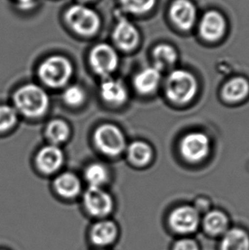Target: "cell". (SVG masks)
<instances>
[{
	"label": "cell",
	"mask_w": 249,
	"mask_h": 250,
	"mask_svg": "<svg viewBox=\"0 0 249 250\" xmlns=\"http://www.w3.org/2000/svg\"><path fill=\"white\" fill-rule=\"evenodd\" d=\"M49 103L46 91L38 84H24L14 94L15 108L28 118L43 116L47 112Z\"/></svg>",
	"instance_id": "cell-1"
},
{
	"label": "cell",
	"mask_w": 249,
	"mask_h": 250,
	"mask_svg": "<svg viewBox=\"0 0 249 250\" xmlns=\"http://www.w3.org/2000/svg\"><path fill=\"white\" fill-rule=\"evenodd\" d=\"M198 92V82L195 75L186 69H173L165 81V93L175 104H187Z\"/></svg>",
	"instance_id": "cell-2"
},
{
	"label": "cell",
	"mask_w": 249,
	"mask_h": 250,
	"mask_svg": "<svg viewBox=\"0 0 249 250\" xmlns=\"http://www.w3.org/2000/svg\"><path fill=\"white\" fill-rule=\"evenodd\" d=\"M74 73L71 62L60 55H54L42 62L39 76L44 84L51 88H61L70 81Z\"/></svg>",
	"instance_id": "cell-3"
},
{
	"label": "cell",
	"mask_w": 249,
	"mask_h": 250,
	"mask_svg": "<svg viewBox=\"0 0 249 250\" xmlns=\"http://www.w3.org/2000/svg\"><path fill=\"white\" fill-rule=\"evenodd\" d=\"M67 25L81 36H92L101 27V18L94 10L83 4H74L65 14Z\"/></svg>",
	"instance_id": "cell-4"
},
{
	"label": "cell",
	"mask_w": 249,
	"mask_h": 250,
	"mask_svg": "<svg viewBox=\"0 0 249 250\" xmlns=\"http://www.w3.org/2000/svg\"><path fill=\"white\" fill-rule=\"evenodd\" d=\"M94 143L100 152L110 157L120 156L126 148V141L122 130L117 125L108 123L96 129Z\"/></svg>",
	"instance_id": "cell-5"
},
{
	"label": "cell",
	"mask_w": 249,
	"mask_h": 250,
	"mask_svg": "<svg viewBox=\"0 0 249 250\" xmlns=\"http://www.w3.org/2000/svg\"><path fill=\"white\" fill-rule=\"evenodd\" d=\"M85 213L94 220L109 218L115 209V201L111 195L100 187H89L83 195Z\"/></svg>",
	"instance_id": "cell-6"
},
{
	"label": "cell",
	"mask_w": 249,
	"mask_h": 250,
	"mask_svg": "<svg viewBox=\"0 0 249 250\" xmlns=\"http://www.w3.org/2000/svg\"><path fill=\"white\" fill-rule=\"evenodd\" d=\"M120 237V227L110 218L95 220L88 230L90 244L98 250H110Z\"/></svg>",
	"instance_id": "cell-7"
},
{
	"label": "cell",
	"mask_w": 249,
	"mask_h": 250,
	"mask_svg": "<svg viewBox=\"0 0 249 250\" xmlns=\"http://www.w3.org/2000/svg\"><path fill=\"white\" fill-rule=\"evenodd\" d=\"M202 216L191 205H182L172 210L168 217L169 227L173 232L188 236L198 230Z\"/></svg>",
	"instance_id": "cell-8"
},
{
	"label": "cell",
	"mask_w": 249,
	"mask_h": 250,
	"mask_svg": "<svg viewBox=\"0 0 249 250\" xmlns=\"http://www.w3.org/2000/svg\"><path fill=\"white\" fill-rule=\"evenodd\" d=\"M179 150L188 163H200L208 156L211 150V141L204 132H188L181 139Z\"/></svg>",
	"instance_id": "cell-9"
},
{
	"label": "cell",
	"mask_w": 249,
	"mask_h": 250,
	"mask_svg": "<svg viewBox=\"0 0 249 250\" xmlns=\"http://www.w3.org/2000/svg\"><path fill=\"white\" fill-rule=\"evenodd\" d=\"M89 59L95 73L104 79L108 78L118 67L117 52L111 45L105 43L94 46L91 51Z\"/></svg>",
	"instance_id": "cell-10"
},
{
	"label": "cell",
	"mask_w": 249,
	"mask_h": 250,
	"mask_svg": "<svg viewBox=\"0 0 249 250\" xmlns=\"http://www.w3.org/2000/svg\"><path fill=\"white\" fill-rule=\"evenodd\" d=\"M227 30L226 17L218 10L207 11L199 21V33L201 37L208 42L220 41Z\"/></svg>",
	"instance_id": "cell-11"
},
{
	"label": "cell",
	"mask_w": 249,
	"mask_h": 250,
	"mask_svg": "<svg viewBox=\"0 0 249 250\" xmlns=\"http://www.w3.org/2000/svg\"><path fill=\"white\" fill-rule=\"evenodd\" d=\"M197 9L190 0H174L169 9V16L175 27L183 31L193 28L197 21Z\"/></svg>",
	"instance_id": "cell-12"
},
{
	"label": "cell",
	"mask_w": 249,
	"mask_h": 250,
	"mask_svg": "<svg viewBox=\"0 0 249 250\" xmlns=\"http://www.w3.org/2000/svg\"><path fill=\"white\" fill-rule=\"evenodd\" d=\"M113 40L120 49L129 51L138 46L140 35L134 24L124 18H122L117 21L114 28Z\"/></svg>",
	"instance_id": "cell-13"
},
{
	"label": "cell",
	"mask_w": 249,
	"mask_h": 250,
	"mask_svg": "<svg viewBox=\"0 0 249 250\" xmlns=\"http://www.w3.org/2000/svg\"><path fill=\"white\" fill-rule=\"evenodd\" d=\"M64 156L60 147L50 145L43 147L38 152L36 163L41 172L51 174L57 172L63 163Z\"/></svg>",
	"instance_id": "cell-14"
},
{
	"label": "cell",
	"mask_w": 249,
	"mask_h": 250,
	"mask_svg": "<svg viewBox=\"0 0 249 250\" xmlns=\"http://www.w3.org/2000/svg\"><path fill=\"white\" fill-rule=\"evenodd\" d=\"M203 230L211 237H221L229 229V217L221 210L211 209L201 222Z\"/></svg>",
	"instance_id": "cell-15"
},
{
	"label": "cell",
	"mask_w": 249,
	"mask_h": 250,
	"mask_svg": "<svg viewBox=\"0 0 249 250\" xmlns=\"http://www.w3.org/2000/svg\"><path fill=\"white\" fill-rule=\"evenodd\" d=\"M100 95L104 101L115 106L123 104L128 99L127 89L124 83L110 77L105 78L102 82Z\"/></svg>",
	"instance_id": "cell-16"
},
{
	"label": "cell",
	"mask_w": 249,
	"mask_h": 250,
	"mask_svg": "<svg viewBox=\"0 0 249 250\" xmlns=\"http://www.w3.org/2000/svg\"><path fill=\"white\" fill-rule=\"evenodd\" d=\"M162 82V72L155 67L143 68L135 75L134 87L142 95L152 94Z\"/></svg>",
	"instance_id": "cell-17"
},
{
	"label": "cell",
	"mask_w": 249,
	"mask_h": 250,
	"mask_svg": "<svg viewBox=\"0 0 249 250\" xmlns=\"http://www.w3.org/2000/svg\"><path fill=\"white\" fill-rule=\"evenodd\" d=\"M222 97L229 104H238L249 95V82L243 76L231 78L222 88Z\"/></svg>",
	"instance_id": "cell-18"
},
{
	"label": "cell",
	"mask_w": 249,
	"mask_h": 250,
	"mask_svg": "<svg viewBox=\"0 0 249 250\" xmlns=\"http://www.w3.org/2000/svg\"><path fill=\"white\" fill-rule=\"evenodd\" d=\"M55 191L66 200L74 199L81 192V184L77 176L72 172H63L54 181Z\"/></svg>",
	"instance_id": "cell-19"
},
{
	"label": "cell",
	"mask_w": 249,
	"mask_h": 250,
	"mask_svg": "<svg viewBox=\"0 0 249 250\" xmlns=\"http://www.w3.org/2000/svg\"><path fill=\"white\" fill-rule=\"evenodd\" d=\"M220 237L219 250H249V233L243 228H229Z\"/></svg>",
	"instance_id": "cell-20"
},
{
	"label": "cell",
	"mask_w": 249,
	"mask_h": 250,
	"mask_svg": "<svg viewBox=\"0 0 249 250\" xmlns=\"http://www.w3.org/2000/svg\"><path fill=\"white\" fill-rule=\"evenodd\" d=\"M154 67L160 71L171 69L178 61V52L175 48L169 44H160L154 49L153 53Z\"/></svg>",
	"instance_id": "cell-21"
},
{
	"label": "cell",
	"mask_w": 249,
	"mask_h": 250,
	"mask_svg": "<svg viewBox=\"0 0 249 250\" xmlns=\"http://www.w3.org/2000/svg\"><path fill=\"white\" fill-rule=\"evenodd\" d=\"M127 156L135 166H147L153 158V149L147 143L135 141L128 146Z\"/></svg>",
	"instance_id": "cell-22"
},
{
	"label": "cell",
	"mask_w": 249,
	"mask_h": 250,
	"mask_svg": "<svg viewBox=\"0 0 249 250\" xmlns=\"http://www.w3.org/2000/svg\"><path fill=\"white\" fill-rule=\"evenodd\" d=\"M45 134L51 145L59 146L67 141L70 134V129L63 121L53 120L48 123Z\"/></svg>",
	"instance_id": "cell-23"
},
{
	"label": "cell",
	"mask_w": 249,
	"mask_h": 250,
	"mask_svg": "<svg viewBox=\"0 0 249 250\" xmlns=\"http://www.w3.org/2000/svg\"><path fill=\"white\" fill-rule=\"evenodd\" d=\"M84 178L89 187L102 188L108 181L109 172L106 167L102 163H91L84 171Z\"/></svg>",
	"instance_id": "cell-24"
},
{
	"label": "cell",
	"mask_w": 249,
	"mask_h": 250,
	"mask_svg": "<svg viewBox=\"0 0 249 250\" xmlns=\"http://www.w3.org/2000/svg\"><path fill=\"white\" fill-rule=\"evenodd\" d=\"M157 0H120L123 10L132 15H145L150 12Z\"/></svg>",
	"instance_id": "cell-25"
},
{
	"label": "cell",
	"mask_w": 249,
	"mask_h": 250,
	"mask_svg": "<svg viewBox=\"0 0 249 250\" xmlns=\"http://www.w3.org/2000/svg\"><path fill=\"white\" fill-rule=\"evenodd\" d=\"M18 119L16 108L9 105L0 106V132H7L16 125Z\"/></svg>",
	"instance_id": "cell-26"
},
{
	"label": "cell",
	"mask_w": 249,
	"mask_h": 250,
	"mask_svg": "<svg viewBox=\"0 0 249 250\" xmlns=\"http://www.w3.org/2000/svg\"><path fill=\"white\" fill-rule=\"evenodd\" d=\"M62 98L67 105L77 107L84 103L85 93L84 90L80 86L71 85L64 90Z\"/></svg>",
	"instance_id": "cell-27"
},
{
	"label": "cell",
	"mask_w": 249,
	"mask_h": 250,
	"mask_svg": "<svg viewBox=\"0 0 249 250\" xmlns=\"http://www.w3.org/2000/svg\"><path fill=\"white\" fill-rule=\"evenodd\" d=\"M172 250H201L198 243L190 237H183L177 241Z\"/></svg>",
	"instance_id": "cell-28"
},
{
	"label": "cell",
	"mask_w": 249,
	"mask_h": 250,
	"mask_svg": "<svg viewBox=\"0 0 249 250\" xmlns=\"http://www.w3.org/2000/svg\"><path fill=\"white\" fill-rule=\"evenodd\" d=\"M210 206H211V202L206 197H198L197 199L195 200V204L193 205V207L198 211L201 215H202V213L205 214L206 213L210 211L211 210Z\"/></svg>",
	"instance_id": "cell-29"
},
{
	"label": "cell",
	"mask_w": 249,
	"mask_h": 250,
	"mask_svg": "<svg viewBox=\"0 0 249 250\" xmlns=\"http://www.w3.org/2000/svg\"><path fill=\"white\" fill-rule=\"evenodd\" d=\"M18 6L22 10H29L34 6L35 0H16Z\"/></svg>",
	"instance_id": "cell-30"
},
{
	"label": "cell",
	"mask_w": 249,
	"mask_h": 250,
	"mask_svg": "<svg viewBox=\"0 0 249 250\" xmlns=\"http://www.w3.org/2000/svg\"><path fill=\"white\" fill-rule=\"evenodd\" d=\"M82 2H91V1H93V0H81Z\"/></svg>",
	"instance_id": "cell-31"
},
{
	"label": "cell",
	"mask_w": 249,
	"mask_h": 250,
	"mask_svg": "<svg viewBox=\"0 0 249 250\" xmlns=\"http://www.w3.org/2000/svg\"><path fill=\"white\" fill-rule=\"evenodd\" d=\"M94 250H98V249H94Z\"/></svg>",
	"instance_id": "cell-32"
},
{
	"label": "cell",
	"mask_w": 249,
	"mask_h": 250,
	"mask_svg": "<svg viewBox=\"0 0 249 250\" xmlns=\"http://www.w3.org/2000/svg\"><path fill=\"white\" fill-rule=\"evenodd\" d=\"M0 250H3V249H0Z\"/></svg>",
	"instance_id": "cell-33"
}]
</instances>
